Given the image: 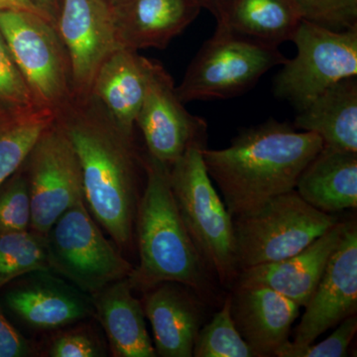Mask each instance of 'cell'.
<instances>
[{"label":"cell","instance_id":"obj_1","mask_svg":"<svg viewBox=\"0 0 357 357\" xmlns=\"http://www.w3.org/2000/svg\"><path fill=\"white\" fill-rule=\"evenodd\" d=\"M55 115L79 160L86 208L117 248H129L142 163L133 135L124 133L89 95L73 93Z\"/></svg>","mask_w":357,"mask_h":357},{"label":"cell","instance_id":"obj_2","mask_svg":"<svg viewBox=\"0 0 357 357\" xmlns=\"http://www.w3.org/2000/svg\"><path fill=\"white\" fill-rule=\"evenodd\" d=\"M323 146L316 133L269 119L241 129L229 147L204 148L203 158L225 208L236 218L295 190L301 173Z\"/></svg>","mask_w":357,"mask_h":357},{"label":"cell","instance_id":"obj_3","mask_svg":"<svg viewBox=\"0 0 357 357\" xmlns=\"http://www.w3.org/2000/svg\"><path fill=\"white\" fill-rule=\"evenodd\" d=\"M146 185L135 222L139 264L128 277L133 290L177 282L192 290L206 285V268L189 236L174 199L169 167L147 153L142 159Z\"/></svg>","mask_w":357,"mask_h":357},{"label":"cell","instance_id":"obj_4","mask_svg":"<svg viewBox=\"0 0 357 357\" xmlns=\"http://www.w3.org/2000/svg\"><path fill=\"white\" fill-rule=\"evenodd\" d=\"M204 148L190 147L169 167V182L178 213L204 265L227 284L239 273L234 218L211 183Z\"/></svg>","mask_w":357,"mask_h":357},{"label":"cell","instance_id":"obj_5","mask_svg":"<svg viewBox=\"0 0 357 357\" xmlns=\"http://www.w3.org/2000/svg\"><path fill=\"white\" fill-rule=\"evenodd\" d=\"M338 222L337 215L317 210L296 190L268 199L234 218L238 271L297 255Z\"/></svg>","mask_w":357,"mask_h":357},{"label":"cell","instance_id":"obj_6","mask_svg":"<svg viewBox=\"0 0 357 357\" xmlns=\"http://www.w3.org/2000/svg\"><path fill=\"white\" fill-rule=\"evenodd\" d=\"M278 47L268 46L217 24L176 88L181 102L227 100L255 86L263 75L287 61Z\"/></svg>","mask_w":357,"mask_h":357},{"label":"cell","instance_id":"obj_7","mask_svg":"<svg viewBox=\"0 0 357 357\" xmlns=\"http://www.w3.org/2000/svg\"><path fill=\"white\" fill-rule=\"evenodd\" d=\"M45 236L50 270L89 295L132 272V264L105 238L84 201L66 211Z\"/></svg>","mask_w":357,"mask_h":357},{"label":"cell","instance_id":"obj_8","mask_svg":"<svg viewBox=\"0 0 357 357\" xmlns=\"http://www.w3.org/2000/svg\"><path fill=\"white\" fill-rule=\"evenodd\" d=\"M292 42L297 54L282 65L273 91L297 112L333 84L357 77V27L333 31L303 20Z\"/></svg>","mask_w":357,"mask_h":357},{"label":"cell","instance_id":"obj_9","mask_svg":"<svg viewBox=\"0 0 357 357\" xmlns=\"http://www.w3.org/2000/svg\"><path fill=\"white\" fill-rule=\"evenodd\" d=\"M0 33L40 107L54 112L62 107L74 93L55 26L38 14L0 11Z\"/></svg>","mask_w":357,"mask_h":357},{"label":"cell","instance_id":"obj_10","mask_svg":"<svg viewBox=\"0 0 357 357\" xmlns=\"http://www.w3.org/2000/svg\"><path fill=\"white\" fill-rule=\"evenodd\" d=\"M21 169L31 201L30 229L46 236L66 211L84 201L79 160L57 122L40 135Z\"/></svg>","mask_w":357,"mask_h":357},{"label":"cell","instance_id":"obj_11","mask_svg":"<svg viewBox=\"0 0 357 357\" xmlns=\"http://www.w3.org/2000/svg\"><path fill=\"white\" fill-rule=\"evenodd\" d=\"M55 29L69 59L73 93L89 95L102 63L121 49L107 0H61Z\"/></svg>","mask_w":357,"mask_h":357},{"label":"cell","instance_id":"obj_12","mask_svg":"<svg viewBox=\"0 0 357 357\" xmlns=\"http://www.w3.org/2000/svg\"><path fill=\"white\" fill-rule=\"evenodd\" d=\"M135 124L143 134L148 154L168 167L190 147H206V121L185 109L172 77L157 61Z\"/></svg>","mask_w":357,"mask_h":357},{"label":"cell","instance_id":"obj_13","mask_svg":"<svg viewBox=\"0 0 357 357\" xmlns=\"http://www.w3.org/2000/svg\"><path fill=\"white\" fill-rule=\"evenodd\" d=\"M10 284L4 306L32 331L59 330L95 316L91 296L50 269L35 270Z\"/></svg>","mask_w":357,"mask_h":357},{"label":"cell","instance_id":"obj_14","mask_svg":"<svg viewBox=\"0 0 357 357\" xmlns=\"http://www.w3.org/2000/svg\"><path fill=\"white\" fill-rule=\"evenodd\" d=\"M292 342L297 347L314 344L326 331L357 311V227L349 222L342 241L311 299L306 305Z\"/></svg>","mask_w":357,"mask_h":357},{"label":"cell","instance_id":"obj_15","mask_svg":"<svg viewBox=\"0 0 357 357\" xmlns=\"http://www.w3.org/2000/svg\"><path fill=\"white\" fill-rule=\"evenodd\" d=\"M349 222H338L306 248L276 262L241 270L237 287H267L306 307Z\"/></svg>","mask_w":357,"mask_h":357},{"label":"cell","instance_id":"obj_16","mask_svg":"<svg viewBox=\"0 0 357 357\" xmlns=\"http://www.w3.org/2000/svg\"><path fill=\"white\" fill-rule=\"evenodd\" d=\"M301 307L267 287H237L231 314L237 331L257 357L274 356L289 340Z\"/></svg>","mask_w":357,"mask_h":357},{"label":"cell","instance_id":"obj_17","mask_svg":"<svg viewBox=\"0 0 357 357\" xmlns=\"http://www.w3.org/2000/svg\"><path fill=\"white\" fill-rule=\"evenodd\" d=\"M122 48L163 50L198 17L196 0H123L112 7Z\"/></svg>","mask_w":357,"mask_h":357},{"label":"cell","instance_id":"obj_18","mask_svg":"<svg viewBox=\"0 0 357 357\" xmlns=\"http://www.w3.org/2000/svg\"><path fill=\"white\" fill-rule=\"evenodd\" d=\"M153 63L136 51L119 49L102 63L91 84L89 95L128 135H133Z\"/></svg>","mask_w":357,"mask_h":357},{"label":"cell","instance_id":"obj_19","mask_svg":"<svg viewBox=\"0 0 357 357\" xmlns=\"http://www.w3.org/2000/svg\"><path fill=\"white\" fill-rule=\"evenodd\" d=\"M189 287L164 282L145 292L143 309L162 357H191L202 325L201 307Z\"/></svg>","mask_w":357,"mask_h":357},{"label":"cell","instance_id":"obj_20","mask_svg":"<svg viewBox=\"0 0 357 357\" xmlns=\"http://www.w3.org/2000/svg\"><path fill=\"white\" fill-rule=\"evenodd\" d=\"M132 292L128 278H124L93 294V317L105 331L114 356H157L147 332L142 303Z\"/></svg>","mask_w":357,"mask_h":357},{"label":"cell","instance_id":"obj_21","mask_svg":"<svg viewBox=\"0 0 357 357\" xmlns=\"http://www.w3.org/2000/svg\"><path fill=\"white\" fill-rule=\"evenodd\" d=\"M295 190L324 213L356 210L357 152L323 146L301 173Z\"/></svg>","mask_w":357,"mask_h":357},{"label":"cell","instance_id":"obj_22","mask_svg":"<svg viewBox=\"0 0 357 357\" xmlns=\"http://www.w3.org/2000/svg\"><path fill=\"white\" fill-rule=\"evenodd\" d=\"M213 15L230 31L278 48L292 41L303 20L297 0H225Z\"/></svg>","mask_w":357,"mask_h":357},{"label":"cell","instance_id":"obj_23","mask_svg":"<svg viewBox=\"0 0 357 357\" xmlns=\"http://www.w3.org/2000/svg\"><path fill=\"white\" fill-rule=\"evenodd\" d=\"M294 126L316 133L324 146L357 152V77L337 82L298 110Z\"/></svg>","mask_w":357,"mask_h":357},{"label":"cell","instance_id":"obj_24","mask_svg":"<svg viewBox=\"0 0 357 357\" xmlns=\"http://www.w3.org/2000/svg\"><path fill=\"white\" fill-rule=\"evenodd\" d=\"M52 109L0 112V185L15 173L40 135L55 121Z\"/></svg>","mask_w":357,"mask_h":357},{"label":"cell","instance_id":"obj_25","mask_svg":"<svg viewBox=\"0 0 357 357\" xmlns=\"http://www.w3.org/2000/svg\"><path fill=\"white\" fill-rule=\"evenodd\" d=\"M50 269L46 236L33 230L0 234V290L23 275Z\"/></svg>","mask_w":357,"mask_h":357},{"label":"cell","instance_id":"obj_26","mask_svg":"<svg viewBox=\"0 0 357 357\" xmlns=\"http://www.w3.org/2000/svg\"><path fill=\"white\" fill-rule=\"evenodd\" d=\"M192 356L257 357L237 331L231 314V296L210 323L199 330Z\"/></svg>","mask_w":357,"mask_h":357},{"label":"cell","instance_id":"obj_27","mask_svg":"<svg viewBox=\"0 0 357 357\" xmlns=\"http://www.w3.org/2000/svg\"><path fill=\"white\" fill-rule=\"evenodd\" d=\"M31 227V201L21 167L0 185V234L25 231Z\"/></svg>","mask_w":357,"mask_h":357},{"label":"cell","instance_id":"obj_28","mask_svg":"<svg viewBox=\"0 0 357 357\" xmlns=\"http://www.w3.org/2000/svg\"><path fill=\"white\" fill-rule=\"evenodd\" d=\"M40 107L0 33V112L13 114Z\"/></svg>","mask_w":357,"mask_h":357},{"label":"cell","instance_id":"obj_29","mask_svg":"<svg viewBox=\"0 0 357 357\" xmlns=\"http://www.w3.org/2000/svg\"><path fill=\"white\" fill-rule=\"evenodd\" d=\"M304 20L333 31L357 27V0H297Z\"/></svg>","mask_w":357,"mask_h":357},{"label":"cell","instance_id":"obj_30","mask_svg":"<svg viewBox=\"0 0 357 357\" xmlns=\"http://www.w3.org/2000/svg\"><path fill=\"white\" fill-rule=\"evenodd\" d=\"M357 332L356 314L338 324L337 330L319 344L297 347L288 340L275 352L277 357H345Z\"/></svg>","mask_w":357,"mask_h":357},{"label":"cell","instance_id":"obj_31","mask_svg":"<svg viewBox=\"0 0 357 357\" xmlns=\"http://www.w3.org/2000/svg\"><path fill=\"white\" fill-rule=\"evenodd\" d=\"M79 328L60 332L52 338L47 356L50 357H102L107 356L105 345L91 333Z\"/></svg>","mask_w":357,"mask_h":357},{"label":"cell","instance_id":"obj_32","mask_svg":"<svg viewBox=\"0 0 357 357\" xmlns=\"http://www.w3.org/2000/svg\"><path fill=\"white\" fill-rule=\"evenodd\" d=\"M33 344L9 321L0 305V357H27Z\"/></svg>","mask_w":357,"mask_h":357},{"label":"cell","instance_id":"obj_33","mask_svg":"<svg viewBox=\"0 0 357 357\" xmlns=\"http://www.w3.org/2000/svg\"><path fill=\"white\" fill-rule=\"evenodd\" d=\"M0 11H24V13L38 14L52 23L46 14L40 10L34 0H0Z\"/></svg>","mask_w":357,"mask_h":357},{"label":"cell","instance_id":"obj_34","mask_svg":"<svg viewBox=\"0 0 357 357\" xmlns=\"http://www.w3.org/2000/svg\"><path fill=\"white\" fill-rule=\"evenodd\" d=\"M36 6L39 7L40 10L43 11L55 26L56 20L59 10H60L61 0H34Z\"/></svg>","mask_w":357,"mask_h":357},{"label":"cell","instance_id":"obj_35","mask_svg":"<svg viewBox=\"0 0 357 357\" xmlns=\"http://www.w3.org/2000/svg\"><path fill=\"white\" fill-rule=\"evenodd\" d=\"M196 1L198 2L202 9H206V10L213 13L215 9H217L218 7L220 6V4L222 3L225 0H196Z\"/></svg>","mask_w":357,"mask_h":357},{"label":"cell","instance_id":"obj_36","mask_svg":"<svg viewBox=\"0 0 357 357\" xmlns=\"http://www.w3.org/2000/svg\"><path fill=\"white\" fill-rule=\"evenodd\" d=\"M110 4H112V7L119 6V3H121L123 0H107Z\"/></svg>","mask_w":357,"mask_h":357}]
</instances>
